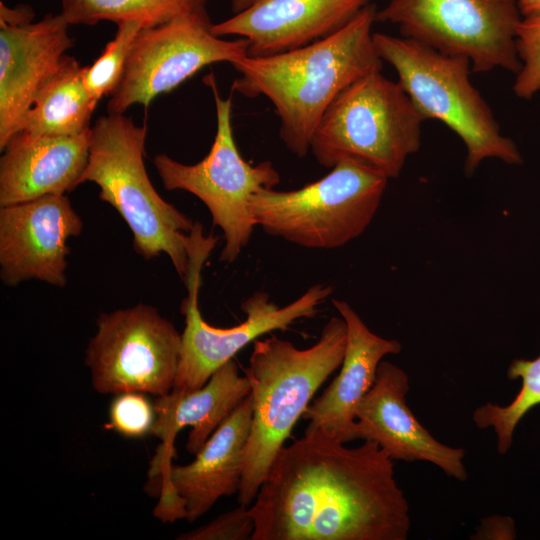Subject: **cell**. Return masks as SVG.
Instances as JSON below:
<instances>
[{"mask_svg": "<svg viewBox=\"0 0 540 540\" xmlns=\"http://www.w3.org/2000/svg\"><path fill=\"white\" fill-rule=\"evenodd\" d=\"M347 325L332 317L319 340L298 349L288 340L270 335L255 340L244 369L251 386L252 422L237 494L239 505L251 506L272 464L314 394L341 366Z\"/></svg>", "mask_w": 540, "mask_h": 540, "instance_id": "3", "label": "cell"}, {"mask_svg": "<svg viewBox=\"0 0 540 540\" xmlns=\"http://www.w3.org/2000/svg\"><path fill=\"white\" fill-rule=\"evenodd\" d=\"M333 305L347 325L341 370L302 417L308 421L305 433L321 431L346 444L355 440V412L372 388L379 364L385 356L400 353L402 346L373 333L346 301L334 299Z\"/></svg>", "mask_w": 540, "mask_h": 540, "instance_id": "18", "label": "cell"}, {"mask_svg": "<svg viewBox=\"0 0 540 540\" xmlns=\"http://www.w3.org/2000/svg\"><path fill=\"white\" fill-rule=\"evenodd\" d=\"M377 11L370 3L329 37L270 56L247 55L232 64L240 74L233 89L271 101L280 119L279 136L296 156L310 151L313 133L335 98L356 80L381 71L372 32Z\"/></svg>", "mask_w": 540, "mask_h": 540, "instance_id": "2", "label": "cell"}, {"mask_svg": "<svg viewBox=\"0 0 540 540\" xmlns=\"http://www.w3.org/2000/svg\"><path fill=\"white\" fill-rule=\"evenodd\" d=\"M206 9L142 28L131 48L122 79L107 104L108 113L134 104L147 108L206 65L233 64L248 55L245 38L225 40L212 32Z\"/></svg>", "mask_w": 540, "mask_h": 540, "instance_id": "12", "label": "cell"}, {"mask_svg": "<svg viewBox=\"0 0 540 540\" xmlns=\"http://www.w3.org/2000/svg\"><path fill=\"white\" fill-rule=\"evenodd\" d=\"M203 81L214 95L217 117L209 153L192 165L164 153L156 155L153 163L166 190L187 191L205 204L213 225L224 234L219 260L232 263L247 246L256 226L251 209L254 194L263 188H274L280 175L270 161L252 165L243 159L233 137L231 95L221 97L213 73Z\"/></svg>", "mask_w": 540, "mask_h": 540, "instance_id": "9", "label": "cell"}, {"mask_svg": "<svg viewBox=\"0 0 540 540\" xmlns=\"http://www.w3.org/2000/svg\"><path fill=\"white\" fill-rule=\"evenodd\" d=\"M84 70L66 54L37 94L21 131L33 136H77L89 131L97 103L85 85Z\"/></svg>", "mask_w": 540, "mask_h": 540, "instance_id": "21", "label": "cell"}, {"mask_svg": "<svg viewBox=\"0 0 540 540\" xmlns=\"http://www.w3.org/2000/svg\"><path fill=\"white\" fill-rule=\"evenodd\" d=\"M388 178L352 160L299 189L263 188L251 209L269 235L312 249H333L360 236L373 220Z\"/></svg>", "mask_w": 540, "mask_h": 540, "instance_id": "7", "label": "cell"}, {"mask_svg": "<svg viewBox=\"0 0 540 540\" xmlns=\"http://www.w3.org/2000/svg\"><path fill=\"white\" fill-rule=\"evenodd\" d=\"M258 1L260 0H231L232 11L235 14L241 13L252 7Z\"/></svg>", "mask_w": 540, "mask_h": 540, "instance_id": "30", "label": "cell"}, {"mask_svg": "<svg viewBox=\"0 0 540 540\" xmlns=\"http://www.w3.org/2000/svg\"><path fill=\"white\" fill-rule=\"evenodd\" d=\"M146 125L121 113L99 117L91 127L89 158L79 185L95 183L99 198L128 225L135 252L146 260L166 254L184 281L188 269V234L194 223L165 201L144 165Z\"/></svg>", "mask_w": 540, "mask_h": 540, "instance_id": "4", "label": "cell"}, {"mask_svg": "<svg viewBox=\"0 0 540 540\" xmlns=\"http://www.w3.org/2000/svg\"><path fill=\"white\" fill-rule=\"evenodd\" d=\"M156 413L154 404L141 392L117 394L110 404L108 428L127 438L151 433Z\"/></svg>", "mask_w": 540, "mask_h": 540, "instance_id": "26", "label": "cell"}, {"mask_svg": "<svg viewBox=\"0 0 540 540\" xmlns=\"http://www.w3.org/2000/svg\"><path fill=\"white\" fill-rule=\"evenodd\" d=\"M372 0H260L249 9L212 25L218 36L249 42L248 55L265 57L329 37Z\"/></svg>", "mask_w": 540, "mask_h": 540, "instance_id": "17", "label": "cell"}, {"mask_svg": "<svg viewBox=\"0 0 540 540\" xmlns=\"http://www.w3.org/2000/svg\"><path fill=\"white\" fill-rule=\"evenodd\" d=\"M516 43L521 68L513 91L519 98L529 100L540 92V13L522 17Z\"/></svg>", "mask_w": 540, "mask_h": 540, "instance_id": "25", "label": "cell"}, {"mask_svg": "<svg viewBox=\"0 0 540 540\" xmlns=\"http://www.w3.org/2000/svg\"><path fill=\"white\" fill-rule=\"evenodd\" d=\"M246 375L241 376L234 359L216 370L201 388L175 391L156 397L155 421L151 429L161 444L151 462L149 476L158 478L175 456L174 441L184 427L192 428L186 450L196 455L219 425L250 394Z\"/></svg>", "mask_w": 540, "mask_h": 540, "instance_id": "19", "label": "cell"}, {"mask_svg": "<svg viewBox=\"0 0 540 540\" xmlns=\"http://www.w3.org/2000/svg\"><path fill=\"white\" fill-rule=\"evenodd\" d=\"M218 240L212 233L205 235L199 222L188 234V269L184 278L187 296L180 306L185 328L172 389L175 391L201 388L216 370L258 337L284 331L298 319L312 318L333 291L330 285L316 284L284 307L273 302L269 294L257 292L242 302L241 309L246 314L242 323L229 328L212 326L201 315L198 297L203 266Z\"/></svg>", "mask_w": 540, "mask_h": 540, "instance_id": "8", "label": "cell"}, {"mask_svg": "<svg viewBox=\"0 0 540 540\" xmlns=\"http://www.w3.org/2000/svg\"><path fill=\"white\" fill-rule=\"evenodd\" d=\"M83 231V221L65 195H48L0 206V278L15 287L39 280L67 283L68 241Z\"/></svg>", "mask_w": 540, "mask_h": 540, "instance_id": "13", "label": "cell"}, {"mask_svg": "<svg viewBox=\"0 0 540 540\" xmlns=\"http://www.w3.org/2000/svg\"><path fill=\"white\" fill-rule=\"evenodd\" d=\"M423 121L398 82L372 72L331 103L313 133L310 151L325 168L352 160L396 178L420 148Z\"/></svg>", "mask_w": 540, "mask_h": 540, "instance_id": "6", "label": "cell"}, {"mask_svg": "<svg viewBox=\"0 0 540 540\" xmlns=\"http://www.w3.org/2000/svg\"><path fill=\"white\" fill-rule=\"evenodd\" d=\"M91 129L77 136L13 135L0 158V206L48 195H65L79 186L89 158Z\"/></svg>", "mask_w": 540, "mask_h": 540, "instance_id": "20", "label": "cell"}, {"mask_svg": "<svg viewBox=\"0 0 540 540\" xmlns=\"http://www.w3.org/2000/svg\"><path fill=\"white\" fill-rule=\"evenodd\" d=\"M408 391L405 371L381 361L372 388L355 412V440L375 441L393 461H426L465 481V450L445 445L430 434L408 407Z\"/></svg>", "mask_w": 540, "mask_h": 540, "instance_id": "15", "label": "cell"}, {"mask_svg": "<svg viewBox=\"0 0 540 540\" xmlns=\"http://www.w3.org/2000/svg\"><path fill=\"white\" fill-rule=\"evenodd\" d=\"M85 350L92 386L100 394L169 393L178 371L182 334L157 308L139 303L101 313Z\"/></svg>", "mask_w": 540, "mask_h": 540, "instance_id": "11", "label": "cell"}, {"mask_svg": "<svg viewBox=\"0 0 540 540\" xmlns=\"http://www.w3.org/2000/svg\"><path fill=\"white\" fill-rule=\"evenodd\" d=\"M249 510L251 540H405L411 526L378 443L351 448L321 431L283 446Z\"/></svg>", "mask_w": 540, "mask_h": 540, "instance_id": "1", "label": "cell"}, {"mask_svg": "<svg viewBox=\"0 0 540 540\" xmlns=\"http://www.w3.org/2000/svg\"><path fill=\"white\" fill-rule=\"evenodd\" d=\"M252 422L249 394L219 425L187 465L171 464L157 479L159 502L154 515L162 522L193 523L222 497L238 494Z\"/></svg>", "mask_w": 540, "mask_h": 540, "instance_id": "14", "label": "cell"}, {"mask_svg": "<svg viewBox=\"0 0 540 540\" xmlns=\"http://www.w3.org/2000/svg\"><path fill=\"white\" fill-rule=\"evenodd\" d=\"M507 375L512 380L521 379V388L514 399L504 406L488 402L473 413V421L479 428L494 430L500 454L511 448L514 431L523 417L540 404V355L532 360H513Z\"/></svg>", "mask_w": 540, "mask_h": 540, "instance_id": "23", "label": "cell"}, {"mask_svg": "<svg viewBox=\"0 0 540 540\" xmlns=\"http://www.w3.org/2000/svg\"><path fill=\"white\" fill-rule=\"evenodd\" d=\"M32 9L25 5H20L14 9L7 7L3 2L0 3V23L6 25H23L31 23L34 18Z\"/></svg>", "mask_w": 540, "mask_h": 540, "instance_id": "28", "label": "cell"}, {"mask_svg": "<svg viewBox=\"0 0 540 540\" xmlns=\"http://www.w3.org/2000/svg\"><path fill=\"white\" fill-rule=\"evenodd\" d=\"M64 14L23 25L0 23V150L23 129L26 115L65 52L74 45Z\"/></svg>", "mask_w": 540, "mask_h": 540, "instance_id": "16", "label": "cell"}, {"mask_svg": "<svg viewBox=\"0 0 540 540\" xmlns=\"http://www.w3.org/2000/svg\"><path fill=\"white\" fill-rule=\"evenodd\" d=\"M255 530L249 507H239L220 514L208 524L180 534L179 540H251Z\"/></svg>", "mask_w": 540, "mask_h": 540, "instance_id": "27", "label": "cell"}, {"mask_svg": "<svg viewBox=\"0 0 540 540\" xmlns=\"http://www.w3.org/2000/svg\"><path fill=\"white\" fill-rule=\"evenodd\" d=\"M206 0H62L69 24L140 22L144 28L206 9Z\"/></svg>", "mask_w": 540, "mask_h": 540, "instance_id": "22", "label": "cell"}, {"mask_svg": "<svg viewBox=\"0 0 540 540\" xmlns=\"http://www.w3.org/2000/svg\"><path fill=\"white\" fill-rule=\"evenodd\" d=\"M117 27L101 55L84 70L85 85L96 103L104 96H111L118 87L134 41L144 28L137 21L121 22Z\"/></svg>", "mask_w": 540, "mask_h": 540, "instance_id": "24", "label": "cell"}, {"mask_svg": "<svg viewBox=\"0 0 540 540\" xmlns=\"http://www.w3.org/2000/svg\"><path fill=\"white\" fill-rule=\"evenodd\" d=\"M373 42L424 120H439L460 137L467 150L466 175H473L488 158L522 162L518 147L501 133L491 108L472 84L468 59L442 54L402 36L376 32Z\"/></svg>", "mask_w": 540, "mask_h": 540, "instance_id": "5", "label": "cell"}, {"mask_svg": "<svg viewBox=\"0 0 540 540\" xmlns=\"http://www.w3.org/2000/svg\"><path fill=\"white\" fill-rule=\"evenodd\" d=\"M522 17L540 13V0H517Z\"/></svg>", "mask_w": 540, "mask_h": 540, "instance_id": "29", "label": "cell"}, {"mask_svg": "<svg viewBox=\"0 0 540 540\" xmlns=\"http://www.w3.org/2000/svg\"><path fill=\"white\" fill-rule=\"evenodd\" d=\"M521 20L517 0H389L376 15L397 25L402 37L468 59L476 73H518Z\"/></svg>", "mask_w": 540, "mask_h": 540, "instance_id": "10", "label": "cell"}]
</instances>
